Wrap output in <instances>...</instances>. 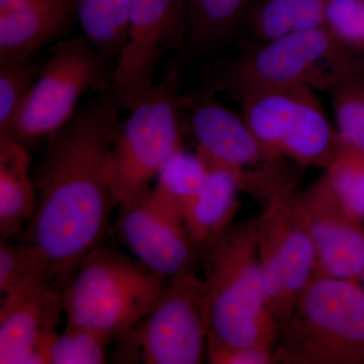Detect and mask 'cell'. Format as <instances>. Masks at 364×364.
<instances>
[{"instance_id":"cell-1","label":"cell","mask_w":364,"mask_h":364,"mask_svg":"<svg viewBox=\"0 0 364 364\" xmlns=\"http://www.w3.org/2000/svg\"><path fill=\"white\" fill-rule=\"evenodd\" d=\"M122 109L111 88L95 93L48 138L33 174L37 207L26 243L39 251L56 279L73 274L107 233L117 203L105 162Z\"/></svg>"},{"instance_id":"cell-2","label":"cell","mask_w":364,"mask_h":364,"mask_svg":"<svg viewBox=\"0 0 364 364\" xmlns=\"http://www.w3.org/2000/svg\"><path fill=\"white\" fill-rule=\"evenodd\" d=\"M207 247V347L274 349L279 324L265 296L256 221L231 225Z\"/></svg>"},{"instance_id":"cell-3","label":"cell","mask_w":364,"mask_h":364,"mask_svg":"<svg viewBox=\"0 0 364 364\" xmlns=\"http://www.w3.org/2000/svg\"><path fill=\"white\" fill-rule=\"evenodd\" d=\"M167 279L141 261L98 246L81 259L62 289L66 325L111 339L122 336L152 312Z\"/></svg>"},{"instance_id":"cell-4","label":"cell","mask_w":364,"mask_h":364,"mask_svg":"<svg viewBox=\"0 0 364 364\" xmlns=\"http://www.w3.org/2000/svg\"><path fill=\"white\" fill-rule=\"evenodd\" d=\"M284 364H364V287L313 274L274 347Z\"/></svg>"},{"instance_id":"cell-5","label":"cell","mask_w":364,"mask_h":364,"mask_svg":"<svg viewBox=\"0 0 364 364\" xmlns=\"http://www.w3.org/2000/svg\"><path fill=\"white\" fill-rule=\"evenodd\" d=\"M356 56L321 26L261 42L219 67L205 87L238 102L261 91L296 86L328 90Z\"/></svg>"},{"instance_id":"cell-6","label":"cell","mask_w":364,"mask_h":364,"mask_svg":"<svg viewBox=\"0 0 364 364\" xmlns=\"http://www.w3.org/2000/svg\"><path fill=\"white\" fill-rule=\"evenodd\" d=\"M181 82L176 67L167 69L119 122L105 162V177L117 205L150 189L170 158L183 149Z\"/></svg>"},{"instance_id":"cell-7","label":"cell","mask_w":364,"mask_h":364,"mask_svg":"<svg viewBox=\"0 0 364 364\" xmlns=\"http://www.w3.org/2000/svg\"><path fill=\"white\" fill-rule=\"evenodd\" d=\"M178 112L182 133L191 136L208 171L228 172L241 191L263 193L267 200L291 184L282 157L256 136L243 116L224 107L215 91L203 86L181 93Z\"/></svg>"},{"instance_id":"cell-8","label":"cell","mask_w":364,"mask_h":364,"mask_svg":"<svg viewBox=\"0 0 364 364\" xmlns=\"http://www.w3.org/2000/svg\"><path fill=\"white\" fill-rule=\"evenodd\" d=\"M114 69L85 35L57 41L9 134L26 146L49 138L71 119L87 91L111 88Z\"/></svg>"},{"instance_id":"cell-9","label":"cell","mask_w":364,"mask_h":364,"mask_svg":"<svg viewBox=\"0 0 364 364\" xmlns=\"http://www.w3.org/2000/svg\"><path fill=\"white\" fill-rule=\"evenodd\" d=\"M239 104L256 136L279 156L303 166L324 168L331 161L338 135L313 88L261 91Z\"/></svg>"},{"instance_id":"cell-10","label":"cell","mask_w":364,"mask_h":364,"mask_svg":"<svg viewBox=\"0 0 364 364\" xmlns=\"http://www.w3.org/2000/svg\"><path fill=\"white\" fill-rule=\"evenodd\" d=\"M291 184L270 196L256 221L265 296L279 327L293 314L316 264L312 242L291 208Z\"/></svg>"},{"instance_id":"cell-11","label":"cell","mask_w":364,"mask_h":364,"mask_svg":"<svg viewBox=\"0 0 364 364\" xmlns=\"http://www.w3.org/2000/svg\"><path fill=\"white\" fill-rule=\"evenodd\" d=\"M124 334L147 364H198L207 353L205 284L191 270L171 277L161 299Z\"/></svg>"},{"instance_id":"cell-12","label":"cell","mask_w":364,"mask_h":364,"mask_svg":"<svg viewBox=\"0 0 364 364\" xmlns=\"http://www.w3.org/2000/svg\"><path fill=\"white\" fill-rule=\"evenodd\" d=\"M188 37L186 0H132L128 38L112 73L111 90L131 111L155 85V71L171 52H182Z\"/></svg>"},{"instance_id":"cell-13","label":"cell","mask_w":364,"mask_h":364,"mask_svg":"<svg viewBox=\"0 0 364 364\" xmlns=\"http://www.w3.org/2000/svg\"><path fill=\"white\" fill-rule=\"evenodd\" d=\"M291 203L315 250L314 274L360 280L364 221L343 207L326 177L305 191L291 193Z\"/></svg>"},{"instance_id":"cell-14","label":"cell","mask_w":364,"mask_h":364,"mask_svg":"<svg viewBox=\"0 0 364 364\" xmlns=\"http://www.w3.org/2000/svg\"><path fill=\"white\" fill-rule=\"evenodd\" d=\"M151 188L119 205L117 231L136 259L171 279L191 270L196 244L182 215L155 200Z\"/></svg>"},{"instance_id":"cell-15","label":"cell","mask_w":364,"mask_h":364,"mask_svg":"<svg viewBox=\"0 0 364 364\" xmlns=\"http://www.w3.org/2000/svg\"><path fill=\"white\" fill-rule=\"evenodd\" d=\"M62 313V289L53 280L25 298L1 303L0 363L49 364Z\"/></svg>"},{"instance_id":"cell-16","label":"cell","mask_w":364,"mask_h":364,"mask_svg":"<svg viewBox=\"0 0 364 364\" xmlns=\"http://www.w3.org/2000/svg\"><path fill=\"white\" fill-rule=\"evenodd\" d=\"M77 6L78 0H0V59L33 58L61 40Z\"/></svg>"},{"instance_id":"cell-17","label":"cell","mask_w":364,"mask_h":364,"mask_svg":"<svg viewBox=\"0 0 364 364\" xmlns=\"http://www.w3.org/2000/svg\"><path fill=\"white\" fill-rule=\"evenodd\" d=\"M28 146L9 133L0 134V237L11 239L33 219L37 189L31 174Z\"/></svg>"},{"instance_id":"cell-18","label":"cell","mask_w":364,"mask_h":364,"mask_svg":"<svg viewBox=\"0 0 364 364\" xmlns=\"http://www.w3.org/2000/svg\"><path fill=\"white\" fill-rule=\"evenodd\" d=\"M240 186L234 176L222 170H210L198 196L183 212L184 226L196 245L208 244L231 226L238 210Z\"/></svg>"},{"instance_id":"cell-19","label":"cell","mask_w":364,"mask_h":364,"mask_svg":"<svg viewBox=\"0 0 364 364\" xmlns=\"http://www.w3.org/2000/svg\"><path fill=\"white\" fill-rule=\"evenodd\" d=\"M258 0H186L188 37L183 51L205 54L231 39Z\"/></svg>"},{"instance_id":"cell-20","label":"cell","mask_w":364,"mask_h":364,"mask_svg":"<svg viewBox=\"0 0 364 364\" xmlns=\"http://www.w3.org/2000/svg\"><path fill=\"white\" fill-rule=\"evenodd\" d=\"M328 0H258L249 14L251 33L260 42L324 26Z\"/></svg>"},{"instance_id":"cell-21","label":"cell","mask_w":364,"mask_h":364,"mask_svg":"<svg viewBox=\"0 0 364 364\" xmlns=\"http://www.w3.org/2000/svg\"><path fill=\"white\" fill-rule=\"evenodd\" d=\"M132 0H78L83 33L107 61L116 65L128 38Z\"/></svg>"},{"instance_id":"cell-22","label":"cell","mask_w":364,"mask_h":364,"mask_svg":"<svg viewBox=\"0 0 364 364\" xmlns=\"http://www.w3.org/2000/svg\"><path fill=\"white\" fill-rule=\"evenodd\" d=\"M47 261L30 244L0 240V294L2 301H16L54 280Z\"/></svg>"},{"instance_id":"cell-23","label":"cell","mask_w":364,"mask_h":364,"mask_svg":"<svg viewBox=\"0 0 364 364\" xmlns=\"http://www.w3.org/2000/svg\"><path fill=\"white\" fill-rule=\"evenodd\" d=\"M328 91L339 140L364 152V76L356 67V59Z\"/></svg>"},{"instance_id":"cell-24","label":"cell","mask_w":364,"mask_h":364,"mask_svg":"<svg viewBox=\"0 0 364 364\" xmlns=\"http://www.w3.org/2000/svg\"><path fill=\"white\" fill-rule=\"evenodd\" d=\"M208 171L198 155L179 150L163 167L151 193L178 212L198 196L208 181ZM183 218V217H182Z\"/></svg>"},{"instance_id":"cell-25","label":"cell","mask_w":364,"mask_h":364,"mask_svg":"<svg viewBox=\"0 0 364 364\" xmlns=\"http://www.w3.org/2000/svg\"><path fill=\"white\" fill-rule=\"evenodd\" d=\"M42 65L35 57L0 59V134L13 130L39 79Z\"/></svg>"},{"instance_id":"cell-26","label":"cell","mask_w":364,"mask_h":364,"mask_svg":"<svg viewBox=\"0 0 364 364\" xmlns=\"http://www.w3.org/2000/svg\"><path fill=\"white\" fill-rule=\"evenodd\" d=\"M339 139V138H338ZM324 176L349 213L364 221V152L339 140Z\"/></svg>"},{"instance_id":"cell-27","label":"cell","mask_w":364,"mask_h":364,"mask_svg":"<svg viewBox=\"0 0 364 364\" xmlns=\"http://www.w3.org/2000/svg\"><path fill=\"white\" fill-rule=\"evenodd\" d=\"M112 339L87 328L66 325L49 350V364H104Z\"/></svg>"},{"instance_id":"cell-28","label":"cell","mask_w":364,"mask_h":364,"mask_svg":"<svg viewBox=\"0 0 364 364\" xmlns=\"http://www.w3.org/2000/svg\"><path fill=\"white\" fill-rule=\"evenodd\" d=\"M324 28L345 49L364 53V0H328Z\"/></svg>"},{"instance_id":"cell-29","label":"cell","mask_w":364,"mask_h":364,"mask_svg":"<svg viewBox=\"0 0 364 364\" xmlns=\"http://www.w3.org/2000/svg\"><path fill=\"white\" fill-rule=\"evenodd\" d=\"M212 364H275L277 363L274 349L267 348H221L207 347L205 353Z\"/></svg>"},{"instance_id":"cell-30","label":"cell","mask_w":364,"mask_h":364,"mask_svg":"<svg viewBox=\"0 0 364 364\" xmlns=\"http://www.w3.org/2000/svg\"><path fill=\"white\" fill-rule=\"evenodd\" d=\"M356 67H358V70L364 76V53L363 54L358 55V57H356Z\"/></svg>"},{"instance_id":"cell-31","label":"cell","mask_w":364,"mask_h":364,"mask_svg":"<svg viewBox=\"0 0 364 364\" xmlns=\"http://www.w3.org/2000/svg\"><path fill=\"white\" fill-rule=\"evenodd\" d=\"M360 282H361V284H363V286L364 287V267H363V272H361Z\"/></svg>"}]
</instances>
